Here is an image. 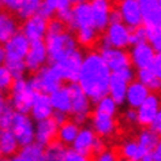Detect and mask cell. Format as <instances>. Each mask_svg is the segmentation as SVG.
I'll return each mask as SVG.
<instances>
[{
	"instance_id": "6da1fadb",
	"label": "cell",
	"mask_w": 161,
	"mask_h": 161,
	"mask_svg": "<svg viewBox=\"0 0 161 161\" xmlns=\"http://www.w3.org/2000/svg\"><path fill=\"white\" fill-rule=\"evenodd\" d=\"M111 75L112 72L100 52H89L83 58L78 85L90 101L97 103L108 96Z\"/></svg>"
},
{
	"instance_id": "7a4b0ae2",
	"label": "cell",
	"mask_w": 161,
	"mask_h": 161,
	"mask_svg": "<svg viewBox=\"0 0 161 161\" xmlns=\"http://www.w3.org/2000/svg\"><path fill=\"white\" fill-rule=\"evenodd\" d=\"M76 44L78 41H76L75 36H72L70 31H64L62 34L55 36H47L45 47L48 52V60L52 62V64L60 63L78 49Z\"/></svg>"
},
{
	"instance_id": "3957f363",
	"label": "cell",
	"mask_w": 161,
	"mask_h": 161,
	"mask_svg": "<svg viewBox=\"0 0 161 161\" xmlns=\"http://www.w3.org/2000/svg\"><path fill=\"white\" fill-rule=\"evenodd\" d=\"M36 96V90L31 87L29 80L26 79H15L10 89L8 104L14 108L17 114L27 115L31 109L33 98Z\"/></svg>"
},
{
	"instance_id": "277c9868",
	"label": "cell",
	"mask_w": 161,
	"mask_h": 161,
	"mask_svg": "<svg viewBox=\"0 0 161 161\" xmlns=\"http://www.w3.org/2000/svg\"><path fill=\"white\" fill-rule=\"evenodd\" d=\"M62 76H60L58 68L55 64L44 66L38 72L29 79V83L37 93L51 96L62 87Z\"/></svg>"
},
{
	"instance_id": "5b68a950",
	"label": "cell",
	"mask_w": 161,
	"mask_h": 161,
	"mask_svg": "<svg viewBox=\"0 0 161 161\" xmlns=\"http://www.w3.org/2000/svg\"><path fill=\"white\" fill-rule=\"evenodd\" d=\"M68 90L71 94V115L72 122L76 124H83L89 118L90 112V98L83 93L78 83H70Z\"/></svg>"
},
{
	"instance_id": "8992f818",
	"label": "cell",
	"mask_w": 161,
	"mask_h": 161,
	"mask_svg": "<svg viewBox=\"0 0 161 161\" xmlns=\"http://www.w3.org/2000/svg\"><path fill=\"white\" fill-rule=\"evenodd\" d=\"M131 44V29L124 25L123 22L111 23L104 33L100 47L116 48V49H124Z\"/></svg>"
},
{
	"instance_id": "52a82bcc",
	"label": "cell",
	"mask_w": 161,
	"mask_h": 161,
	"mask_svg": "<svg viewBox=\"0 0 161 161\" xmlns=\"http://www.w3.org/2000/svg\"><path fill=\"white\" fill-rule=\"evenodd\" d=\"M132 78H134V71H132L131 67H128L123 71H119V72H112L108 96L118 105L126 103L127 89H128V85L132 82Z\"/></svg>"
},
{
	"instance_id": "ba28073f",
	"label": "cell",
	"mask_w": 161,
	"mask_h": 161,
	"mask_svg": "<svg viewBox=\"0 0 161 161\" xmlns=\"http://www.w3.org/2000/svg\"><path fill=\"white\" fill-rule=\"evenodd\" d=\"M14 135L17 136L21 147L29 146L36 141V124L33 119L25 114H15L13 126H11Z\"/></svg>"
},
{
	"instance_id": "9c48e42d",
	"label": "cell",
	"mask_w": 161,
	"mask_h": 161,
	"mask_svg": "<svg viewBox=\"0 0 161 161\" xmlns=\"http://www.w3.org/2000/svg\"><path fill=\"white\" fill-rule=\"evenodd\" d=\"M83 58H85V56L82 55V52L76 49L74 53H71L68 58L62 60V62L58 64H55L63 80L70 82V83H78Z\"/></svg>"
},
{
	"instance_id": "30bf717a",
	"label": "cell",
	"mask_w": 161,
	"mask_h": 161,
	"mask_svg": "<svg viewBox=\"0 0 161 161\" xmlns=\"http://www.w3.org/2000/svg\"><path fill=\"white\" fill-rule=\"evenodd\" d=\"M118 8L120 15H122V22L128 29H138L143 23L142 8H141L139 2H136V0H123V2L119 3Z\"/></svg>"
},
{
	"instance_id": "8fae6325",
	"label": "cell",
	"mask_w": 161,
	"mask_h": 161,
	"mask_svg": "<svg viewBox=\"0 0 161 161\" xmlns=\"http://www.w3.org/2000/svg\"><path fill=\"white\" fill-rule=\"evenodd\" d=\"M100 55L107 63L111 72H119L126 68L131 67L130 53H127L124 49H116V48H107L100 47Z\"/></svg>"
},
{
	"instance_id": "7c38bea8",
	"label": "cell",
	"mask_w": 161,
	"mask_h": 161,
	"mask_svg": "<svg viewBox=\"0 0 161 161\" xmlns=\"http://www.w3.org/2000/svg\"><path fill=\"white\" fill-rule=\"evenodd\" d=\"M68 27H70L71 30H74L75 33L76 31H80V30L94 29L90 3L82 2V0L74 3V6H72V21Z\"/></svg>"
},
{
	"instance_id": "4fadbf2b",
	"label": "cell",
	"mask_w": 161,
	"mask_h": 161,
	"mask_svg": "<svg viewBox=\"0 0 161 161\" xmlns=\"http://www.w3.org/2000/svg\"><path fill=\"white\" fill-rule=\"evenodd\" d=\"M156 56H157L156 51L153 49L149 42L134 45L130 51L131 64L138 68V71L139 70H146V68H152Z\"/></svg>"
},
{
	"instance_id": "5bb4252c",
	"label": "cell",
	"mask_w": 161,
	"mask_h": 161,
	"mask_svg": "<svg viewBox=\"0 0 161 161\" xmlns=\"http://www.w3.org/2000/svg\"><path fill=\"white\" fill-rule=\"evenodd\" d=\"M48 60V52L45 47V41H36L30 42V48L27 52L25 63L26 68L30 72H38L44 67V64Z\"/></svg>"
},
{
	"instance_id": "9a60e30c",
	"label": "cell",
	"mask_w": 161,
	"mask_h": 161,
	"mask_svg": "<svg viewBox=\"0 0 161 161\" xmlns=\"http://www.w3.org/2000/svg\"><path fill=\"white\" fill-rule=\"evenodd\" d=\"M47 29H48L47 19L40 17L38 14L22 23V33L25 34V37L30 42L44 41V38L47 37V31H48Z\"/></svg>"
},
{
	"instance_id": "2e32d148",
	"label": "cell",
	"mask_w": 161,
	"mask_h": 161,
	"mask_svg": "<svg viewBox=\"0 0 161 161\" xmlns=\"http://www.w3.org/2000/svg\"><path fill=\"white\" fill-rule=\"evenodd\" d=\"M143 25L147 30L161 27V0H141Z\"/></svg>"
},
{
	"instance_id": "e0dca14e",
	"label": "cell",
	"mask_w": 161,
	"mask_h": 161,
	"mask_svg": "<svg viewBox=\"0 0 161 161\" xmlns=\"http://www.w3.org/2000/svg\"><path fill=\"white\" fill-rule=\"evenodd\" d=\"M92 18H93V26L97 31H104L109 26L111 17V4L107 0H93L90 3Z\"/></svg>"
},
{
	"instance_id": "ac0fdd59",
	"label": "cell",
	"mask_w": 161,
	"mask_h": 161,
	"mask_svg": "<svg viewBox=\"0 0 161 161\" xmlns=\"http://www.w3.org/2000/svg\"><path fill=\"white\" fill-rule=\"evenodd\" d=\"M29 48H30V41L25 37V34L22 31H18L14 37H11L4 44L7 59L25 60L27 52H29Z\"/></svg>"
},
{
	"instance_id": "d6986e66",
	"label": "cell",
	"mask_w": 161,
	"mask_h": 161,
	"mask_svg": "<svg viewBox=\"0 0 161 161\" xmlns=\"http://www.w3.org/2000/svg\"><path fill=\"white\" fill-rule=\"evenodd\" d=\"M161 109V98L157 94H150L147 100L136 109L138 124L141 126H152L157 112Z\"/></svg>"
},
{
	"instance_id": "ffe728a7",
	"label": "cell",
	"mask_w": 161,
	"mask_h": 161,
	"mask_svg": "<svg viewBox=\"0 0 161 161\" xmlns=\"http://www.w3.org/2000/svg\"><path fill=\"white\" fill-rule=\"evenodd\" d=\"M92 128L93 131L101 138H109L115 134L116 131V122L114 116L100 114V112L94 111L92 115Z\"/></svg>"
},
{
	"instance_id": "44dd1931",
	"label": "cell",
	"mask_w": 161,
	"mask_h": 161,
	"mask_svg": "<svg viewBox=\"0 0 161 161\" xmlns=\"http://www.w3.org/2000/svg\"><path fill=\"white\" fill-rule=\"evenodd\" d=\"M52 114H53V108H52L49 96L36 92L30 109V118L36 122H41V120L51 119Z\"/></svg>"
},
{
	"instance_id": "7402d4cb",
	"label": "cell",
	"mask_w": 161,
	"mask_h": 161,
	"mask_svg": "<svg viewBox=\"0 0 161 161\" xmlns=\"http://www.w3.org/2000/svg\"><path fill=\"white\" fill-rule=\"evenodd\" d=\"M59 126L52 119L41 120L36 123V143L41 146H49L52 142H55V138L58 136Z\"/></svg>"
},
{
	"instance_id": "603a6c76",
	"label": "cell",
	"mask_w": 161,
	"mask_h": 161,
	"mask_svg": "<svg viewBox=\"0 0 161 161\" xmlns=\"http://www.w3.org/2000/svg\"><path fill=\"white\" fill-rule=\"evenodd\" d=\"M150 96V90L138 80H132L128 85L126 94V104L132 109H138Z\"/></svg>"
},
{
	"instance_id": "cb8c5ba5",
	"label": "cell",
	"mask_w": 161,
	"mask_h": 161,
	"mask_svg": "<svg viewBox=\"0 0 161 161\" xmlns=\"http://www.w3.org/2000/svg\"><path fill=\"white\" fill-rule=\"evenodd\" d=\"M98 139V135L93 131L92 127H82L78 132V136L75 138L74 143H72V149H75L76 152L83 153V154L89 156L90 153H93V147L96 141Z\"/></svg>"
},
{
	"instance_id": "d4e9b609",
	"label": "cell",
	"mask_w": 161,
	"mask_h": 161,
	"mask_svg": "<svg viewBox=\"0 0 161 161\" xmlns=\"http://www.w3.org/2000/svg\"><path fill=\"white\" fill-rule=\"evenodd\" d=\"M18 33V22L10 11L0 10V44H6Z\"/></svg>"
},
{
	"instance_id": "484cf974",
	"label": "cell",
	"mask_w": 161,
	"mask_h": 161,
	"mask_svg": "<svg viewBox=\"0 0 161 161\" xmlns=\"http://www.w3.org/2000/svg\"><path fill=\"white\" fill-rule=\"evenodd\" d=\"M120 154L126 161H142L147 154L146 150L134 139H127L120 145Z\"/></svg>"
},
{
	"instance_id": "4316f807",
	"label": "cell",
	"mask_w": 161,
	"mask_h": 161,
	"mask_svg": "<svg viewBox=\"0 0 161 161\" xmlns=\"http://www.w3.org/2000/svg\"><path fill=\"white\" fill-rule=\"evenodd\" d=\"M51 104L53 111L63 112V114H68L71 112V94L68 90V86H62L59 90L49 96Z\"/></svg>"
},
{
	"instance_id": "83f0119b",
	"label": "cell",
	"mask_w": 161,
	"mask_h": 161,
	"mask_svg": "<svg viewBox=\"0 0 161 161\" xmlns=\"http://www.w3.org/2000/svg\"><path fill=\"white\" fill-rule=\"evenodd\" d=\"M19 143L11 128H0V153L3 156L13 157L18 150Z\"/></svg>"
},
{
	"instance_id": "f1b7e54d",
	"label": "cell",
	"mask_w": 161,
	"mask_h": 161,
	"mask_svg": "<svg viewBox=\"0 0 161 161\" xmlns=\"http://www.w3.org/2000/svg\"><path fill=\"white\" fill-rule=\"evenodd\" d=\"M79 126L76 124L75 122L72 120H68L63 124V126L59 127V132H58V138H59V142L63 143V145H72L74 143L75 138L78 136V132H79Z\"/></svg>"
},
{
	"instance_id": "f546056e",
	"label": "cell",
	"mask_w": 161,
	"mask_h": 161,
	"mask_svg": "<svg viewBox=\"0 0 161 161\" xmlns=\"http://www.w3.org/2000/svg\"><path fill=\"white\" fill-rule=\"evenodd\" d=\"M136 142L146 150V153H150L154 150L156 146L160 142L158 134H157V131L152 130V128H143V130L139 131L138 136H136Z\"/></svg>"
},
{
	"instance_id": "4dcf8cb0",
	"label": "cell",
	"mask_w": 161,
	"mask_h": 161,
	"mask_svg": "<svg viewBox=\"0 0 161 161\" xmlns=\"http://www.w3.org/2000/svg\"><path fill=\"white\" fill-rule=\"evenodd\" d=\"M44 156L45 150L38 143H31L29 146L21 147V150L18 152L19 161H44Z\"/></svg>"
},
{
	"instance_id": "1f68e13d",
	"label": "cell",
	"mask_w": 161,
	"mask_h": 161,
	"mask_svg": "<svg viewBox=\"0 0 161 161\" xmlns=\"http://www.w3.org/2000/svg\"><path fill=\"white\" fill-rule=\"evenodd\" d=\"M136 80L141 82L142 85H145L150 92H156V93L161 92V79L157 78V75L150 68L139 70L136 72Z\"/></svg>"
},
{
	"instance_id": "d6a6232c",
	"label": "cell",
	"mask_w": 161,
	"mask_h": 161,
	"mask_svg": "<svg viewBox=\"0 0 161 161\" xmlns=\"http://www.w3.org/2000/svg\"><path fill=\"white\" fill-rule=\"evenodd\" d=\"M40 4H41V2H38V0H21L15 15H17V18L23 19V22H25L29 18L38 14Z\"/></svg>"
},
{
	"instance_id": "836d02e7",
	"label": "cell",
	"mask_w": 161,
	"mask_h": 161,
	"mask_svg": "<svg viewBox=\"0 0 161 161\" xmlns=\"http://www.w3.org/2000/svg\"><path fill=\"white\" fill-rule=\"evenodd\" d=\"M66 152H67V149L64 147V145L60 143L59 141H55L49 146H47L44 161H64Z\"/></svg>"
},
{
	"instance_id": "e575fe53",
	"label": "cell",
	"mask_w": 161,
	"mask_h": 161,
	"mask_svg": "<svg viewBox=\"0 0 161 161\" xmlns=\"http://www.w3.org/2000/svg\"><path fill=\"white\" fill-rule=\"evenodd\" d=\"M72 6H74V3L68 2V0H58L56 15H58V19L66 23V26H70L72 21Z\"/></svg>"
},
{
	"instance_id": "d590c367",
	"label": "cell",
	"mask_w": 161,
	"mask_h": 161,
	"mask_svg": "<svg viewBox=\"0 0 161 161\" xmlns=\"http://www.w3.org/2000/svg\"><path fill=\"white\" fill-rule=\"evenodd\" d=\"M6 67L8 68V71L14 76V79H22L25 71L27 70L25 60H19V59H7Z\"/></svg>"
},
{
	"instance_id": "8d00e7d4",
	"label": "cell",
	"mask_w": 161,
	"mask_h": 161,
	"mask_svg": "<svg viewBox=\"0 0 161 161\" xmlns=\"http://www.w3.org/2000/svg\"><path fill=\"white\" fill-rule=\"evenodd\" d=\"M94 111L100 112V114L115 116L116 111H118V104H116L109 96H107V97H104V98L100 100V101L96 103V109Z\"/></svg>"
},
{
	"instance_id": "74e56055",
	"label": "cell",
	"mask_w": 161,
	"mask_h": 161,
	"mask_svg": "<svg viewBox=\"0 0 161 161\" xmlns=\"http://www.w3.org/2000/svg\"><path fill=\"white\" fill-rule=\"evenodd\" d=\"M78 44H80L82 47H92L97 40V30L96 29H87V30H80L76 31L75 36Z\"/></svg>"
},
{
	"instance_id": "f35d334b",
	"label": "cell",
	"mask_w": 161,
	"mask_h": 161,
	"mask_svg": "<svg viewBox=\"0 0 161 161\" xmlns=\"http://www.w3.org/2000/svg\"><path fill=\"white\" fill-rule=\"evenodd\" d=\"M17 112L10 104H6L4 108L0 111V128H11Z\"/></svg>"
},
{
	"instance_id": "ab89813d",
	"label": "cell",
	"mask_w": 161,
	"mask_h": 161,
	"mask_svg": "<svg viewBox=\"0 0 161 161\" xmlns=\"http://www.w3.org/2000/svg\"><path fill=\"white\" fill-rule=\"evenodd\" d=\"M56 8H58V0H45L40 4L38 15L44 19H52L53 14H56Z\"/></svg>"
},
{
	"instance_id": "60d3db41",
	"label": "cell",
	"mask_w": 161,
	"mask_h": 161,
	"mask_svg": "<svg viewBox=\"0 0 161 161\" xmlns=\"http://www.w3.org/2000/svg\"><path fill=\"white\" fill-rule=\"evenodd\" d=\"M14 83V76L11 75L6 66L0 67V90H10Z\"/></svg>"
},
{
	"instance_id": "b9f144b4",
	"label": "cell",
	"mask_w": 161,
	"mask_h": 161,
	"mask_svg": "<svg viewBox=\"0 0 161 161\" xmlns=\"http://www.w3.org/2000/svg\"><path fill=\"white\" fill-rule=\"evenodd\" d=\"M147 42L157 53H161V27L147 30Z\"/></svg>"
},
{
	"instance_id": "7bdbcfd3",
	"label": "cell",
	"mask_w": 161,
	"mask_h": 161,
	"mask_svg": "<svg viewBox=\"0 0 161 161\" xmlns=\"http://www.w3.org/2000/svg\"><path fill=\"white\" fill-rule=\"evenodd\" d=\"M47 36H55V34H62L66 30V23H63L58 18H52L48 21V29Z\"/></svg>"
},
{
	"instance_id": "ee69618b",
	"label": "cell",
	"mask_w": 161,
	"mask_h": 161,
	"mask_svg": "<svg viewBox=\"0 0 161 161\" xmlns=\"http://www.w3.org/2000/svg\"><path fill=\"white\" fill-rule=\"evenodd\" d=\"M147 42V29L146 27H138V29L131 30V45H138V44Z\"/></svg>"
},
{
	"instance_id": "f6af8a7d",
	"label": "cell",
	"mask_w": 161,
	"mask_h": 161,
	"mask_svg": "<svg viewBox=\"0 0 161 161\" xmlns=\"http://www.w3.org/2000/svg\"><path fill=\"white\" fill-rule=\"evenodd\" d=\"M64 161H90V157L87 154H83V153L76 152L75 149L71 147V149H67Z\"/></svg>"
},
{
	"instance_id": "bcb514c9",
	"label": "cell",
	"mask_w": 161,
	"mask_h": 161,
	"mask_svg": "<svg viewBox=\"0 0 161 161\" xmlns=\"http://www.w3.org/2000/svg\"><path fill=\"white\" fill-rule=\"evenodd\" d=\"M93 161H119L118 160V156H116V153L114 150H104L101 154L96 156Z\"/></svg>"
},
{
	"instance_id": "7dc6e473",
	"label": "cell",
	"mask_w": 161,
	"mask_h": 161,
	"mask_svg": "<svg viewBox=\"0 0 161 161\" xmlns=\"http://www.w3.org/2000/svg\"><path fill=\"white\" fill-rule=\"evenodd\" d=\"M123 118L127 123H130V124L138 123V114H136V109H132V108H128L127 111H124Z\"/></svg>"
},
{
	"instance_id": "c3c4849f",
	"label": "cell",
	"mask_w": 161,
	"mask_h": 161,
	"mask_svg": "<svg viewBox=\"0 0 161 161\" xmlns=\"http://www.w3.org/2000/svg\"><path fill=\"white\" fill-rule=\"evenodd\" d=\"M53 122L58 124V126H63L66 122H68L67 120V114H63V112H58V111H53V114H52V118H51Z\"/></svg>"
},
{
	"instance_id": "681fc988",
	"label": "cell",
	"mask_w": 161,
	"mask_h": 161,
	"mask_svg": "<svg viewBox=\"0 0 161 161\" xmlns=\"http://www.w3.org/2000/svg\"><path fill=\"white\" fill-rule=\"evenodd\" d=\"M150 70L157 75V78L161 79V53H157V56H156L154 62H153V66H152Z\"/></svg>"
},
{
	"instance_id": "f907efd6",
	"label": "cell",
	"mask_w": 161,
	"mask_h": 161,
	"mask_svg": "<svg viewBox=\"0 0 161 161\" xmlns=\"http://www.w3.org/2000/svg\"><path fill=\"white\" fill-rule=\"evenodd\" d=\"M109 22L111 23H119V22H122V15H120L118 7H116V8H112L111 17H109ZM111 23H109V25H111Z\"/></svg>"
},
{
	"instance_id": "816d5d0a",
	"label": "cell",
	"mask_w": 161,
	"mask_h": 161,
	"mask_svg": "<svg viewBox=\"0 0 161 161\" xmlns=\"http://www.w3.org/2000/svg\"><path fill=\"white\" fill-rule=\"evenodd\" d=\"M150 128L152 130H154V131H160L161 130V109L157 112V115H156L154 120H153Z\"/></svg>"
},
{
	"instance_id": "f5cc1de1",
	"label": "cell",
	"mask_w": 161,
	"mask_h": 161,
	"mask_svg": "<svg viewBox=\"0 0 161 161\" xmlns=\"http://www.w3.org/2000/svg\"><path fill=\"white\" fill-rule=\"evenodd\" d=\"M150 156L154 161H161V141L158 142V145L156 146V149L153 152H150Z\"/></svg>"
},
{
	"instance_id": "db71d44e",
	"label": "cell",
	"mask_w": 161,
	"mask_h": 161,
	"mask_svg": "<svg viewBox=\"0 0 161 161\" xmlns=\"http://www.w3.org/2000/svg\"><path fill=\"white\" fill-rule=\"evenodd\" d=\"M7 60V55H6V49H4V45L0 44V67L3 66V63H6Z\"/></svg>"
},
{
	"instance_id": "11a10c76",
	"label": "cell",
	"mask_w": 161,
	"mask_h": 161,
	"mask_svg": "<svg viewBox=\"0 0 161 161\" xmlns=\"http://www.w3.org/2000/svg\"><path fill=\"white\" fill-rule=\"evenodd\" d=\"M4 105H6V100H4V96H3V92L0 90V111L4 108Z\"/></svg>"
},
{
	"instance_id": "9f6ffc18",
	"label": "cell",
	"mask_w": 161,
	"mask_h": 161,
	"mask_svg": "<svg viewBox=\"0 0 161 161\" xmlns=\"http://www.w3.org/2000/svg\"><path fill=\"white\" fill-rule=\"evenodd\" d=\"M3 161H19V158H18V156H13V157H7Z\"/></svg>"
},
{
	"instance_id": "6f0895ef",
	"label": "cell",
	"mask_w": 161,
	"mask_h": 161,
	"mask_svg": "<svg viewBox=\"0 0 161 161\" xmlns=\"http://www.w3.org/2000/svg\"><path fill=\"white\" fill-rule=\"evenodd\" d=\"M158 134H160V136H161V130H160V131H158Z\"/></svg>"
},
{
	"instance_id": "680465c9",
	"label": "cell",
	"mask_w": 161,
	"mask_h": 161,
	"mask_svg": "<svg viewBox=\"0 0 161 161\" xmlns=\"http://www.w3.org/2000/svg\"><path fill=\"white\" fill-rule=\"evenodd\" d=\"M119 161H126V160H119Z\"/></svg>"
}]
</instances>
